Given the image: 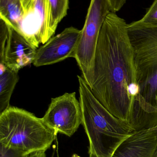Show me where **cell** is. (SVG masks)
Masks as SVG:
<instances>
[{
  "label": "cell",
  "mask_w": 157,
  "mask_h": 157,
  "mask_svg": "<svg viewBox=\"0 0 157 157\" xmlns=\"http://www.w3.org/2000/svg\"><path fill=\"white\" fill-rule=\"evenodd\" d=\"M81 30L73 27L65 29L52 37L37 49L32 64L36 67L51 65L69 58H75Z\"/></svg>",
  "instance_id": "cell-9"
},
{
  "label": "cell",
  "mask_w": 157,
  "mask_h": 157,
  "mask_svg": "<svg viewBox=\"0 0 157 157\" xmlns=\"http://www.w3.org/2000/svg\"><path fill=\"white\" fill-rule=\"evenodd\" d=\"M0 157H46V156L44 151L26 154L0 144Z\"/></svg>",
  "instance_id": "cell-15"
},
{
  "label": "cell",
  "mask_w": 157,
  "mask_h": 157,
  "mask_svg": "<svg viewBox=\"0 0 157 157\" xmlns=\"http://www.w3.org/2000/svg\"><path fill=\"white\" fill-rule=\"evenodd\" d=\"M111 7V12L116 13L120 11L124 5L126 3L127 0H108Z\"/></svg>",
  "instance_id": "cell-16"
},
{
  "label": "cell",
  "mask_w": 157,
  "mask_h": 157,
  "mask_svg": "<svg viewBox=\"0 0 157 157\" xmlns=\"http://www.w3.org/2000/svg\"><path fill=\"white\" fill-rule=\"evenodd\" d=\"M57 132L26 110L10 106L0 113V144L26 154L49 149Z\"/></svg>",
  "instance_id": "cell-4"
},
{
  "label": "cell",
  "mask_w": 157,
  "mask_h": 157,
  "mask_svg": "<svg viewBox=\"0 0 157 157\" xmlns=\"http://www.w3.org/2000/svg\"><path fill=\"white\" fill-rule=\"evenodd\" d=\"M22 16L17 32L37 49L53 36L57 29L53 24L49 0H21Z\"/></svg>",
  "instance_id": "cell-6"
},
{
  "label": "cell",
  "mask_w": 157,
  "mask_h": 157,
  "mask_svg": "<svg viewBox=\"0 0 157 157\" xmlns=\"http://www.w3.org/2000/svg\"><path fill=\"white\" fill-rule=\"evenodd\" d=\"M80 157L79 156L77 155H76V154H74V155H73V157Z\"/></svg>",
  "instance_id": "cell-18"
},
{
  "label": "cell",
  "mask_w": 157,
  "mask_h": 157,
  "mask_svg": "<svg viewBox=\"0 0 157 157\" xmlns=\"http://www.w3.org/2000/svg\"><path fill=\"white\" fill-rule=\"evenodd\" d=\"M42 118L57 133L72 136L82 122L81 105L75 92L65 93L52 98Z\"/></svg>",
  "instance_id": "cell-7"
},
{
  "label": "cell",
  "mask_w": 157,
  "mask_h": 157,
  "mask_svg": "<svg viewBox=\"0 0 157 157\" xmlns=\"http://www.w3.org/2000/svg\"><path fill=\"white\" fill-rule=\"evenodd\" d=\"M131 24L138 26L157 27V0H154L152 5L142 19Z\"/></svg>",
  "instance_id": "cell-14"
},
{
  "label": "cell",
  "mask_w": 157,
  "mask_h": 157,
  "mask_svg": "<svg viewBox=\"0 0 157 157\" xmlns=\"http://www.w3.org/2000/svg\"><path fill=\"white\" fill-rule=\"evenodd\" d=\"M51 8L53 24L57 29L59 23L66 16L69 8V0H49Z\"/></svg>",
  "instance_id": "cell-13"
},
{
  "label": "cell",
  "mask_w": 157,
  "mask_h": 157,
  "mask_svg": "<svg viewBox=\"0 0 157 157\" xmlns=\"http://www.w3.org/2000/svg\"><path fill=\"white\" fill-rule=\"evenodd\" d=\"M37 49L0 19V63L18 72L33 63Z\"/></svg>",
  "instance_id": "cell-8"
},
{
  "label": "cell",
  "mask_w": 157,
  "mask_h": 157,
  "mask_svg": "<svg viewBox=\"0 0 157 157\" xmlns=\"http://www.w3.org/2000/svg\"><path fill=\"white\" fill-rule=\"evenodd\" d=\"M155 157H157V150L156 153Z\"/></svg>",
  "instance_id": "cell-19"
},
{
  "label": "cell",
  "mask_w": 157,
  "mask_h": 157,
  "mask_svg": "<svg viewBox=\"0 0 157 157\" xmlns=\"http://www.w3.org/2000/svg\"><path fill=\"white\" fill-rule=\"evenodd\" d=\"M22 16L21 0H0V19L17 31Z\"/></svg>",
  "instance_id": "cell-12"
},
{
  "label": "cell",
  "mask_w": 157,
  "mask_h": 157,
  "mask_svg": "<svg viewBox=\"0 0 157 157\" xmlns=\"http://www.w3.org/2000/svg\"><path fill=\"white\" fill-rule=\"evenodd\" d=\"M128 24L111 12L101 28L89 88L115 117L130 124L138 118L140 87Z\"/></svg>",
  "instance_id": "cell-1"
},
{
  "label": "cell",
  "mask_w": 157,
  "mask_h": 157,
  "mask_svg": "<svg viewBox=\"0 0 157 157\" xmlns=\"http://www.w3.org/2000/svg\"><path fill=\"white\" fill-rule=\"evenodd\" d=\"M127 27L140 90L136 126L146 130L157 126V27Z\"/></svg>",
  "instance_id": "cell-2"
},
{
  "label": "cell",
  "mask_w": 157,
  "mask_h": 157,
  "mask_svg": "<svg viewBox=\"0 0 157 157\" xmlns=\"http://www.w3.org/2000/svg\"><path fill=\"white\" fill-rule=\"evenodd\" d=\"M82 125L99 157H112L116 148L133 132L125 122L112 114L97 99L82 76H77Z\"/></svg>",
  "instance_id": "cell-3"
},
{
  "label": "cell",
  "mask_w": 157,
  "mask_h": 157,
  "mask_svg": "<svg viewBox=\"0 0 157 157\" xmlns=\"http://www.w3.org/2000/svg\"><path fill=\"white\" fill-rule=\"evenodd\" d=\"M89 157H99L97 155H96L95 151H94L93 149L91 147H89Z\"/></svg>",
  "instance_id": "cell-17"
},
{
  "label": "cell",
  "mask_w": 157,
  "mask_h": 157,
  "mask_svg": "<svg viewBox=\"0 0 157 157\" xmlns=\"http://www.w3.org/2000/svg\"><path fill=\"white\" fill-rule=\"evenodd\" d=\"M111 12L108 0H91L77 45L75 59L82 76L91 85L97 45L106 17Z\"/></svg>",
  "instance_id": "cell-5"
},
{
  "label": "cell",
  "mask_w": 157,
  "mask_h": 157,
  "mask_svg": "<svg viewBox=\"0 0 157 157\" xmlns=\"http://www.w3.org/2000/svg\"><path fill=\"white\" fill-rule=\"evenodd\" d=\"M157 126L134 132L114 151L112 157H155Z\"/></svg>",
  "instance_id": "cell-10"
},
{
  "label": "cell",
  "mask_w": 157,
  "mask_h": 157,
  "mask_svg": "<svg viewBox=\"0 0 157 157\" xmlns=\"http://www.w3.org/2000/svg\"><path fill=\"white\" fill-rule=\"evenodd\" d=\"M18 73L0 63V113L10 107V99L19 79Z\"/></svg>",
  "instance_id": "cell-11"
}]
</instances>
